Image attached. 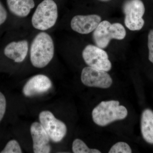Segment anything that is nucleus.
I'll list each match as a JSON object with an SVG mask.
<instances>
[{"label": "nucleus", "mask_w": 153, "mask_h": 153, "mask_svg": "<svg viewBox=\"0 0 153 153\" xmlns=\"http://www.w3.org/2000/svg\"><path fill=\"white\" fill-rule=\"evenodd\" d=\"M55 46L53 39L49 34L41 32L33 39L30 50V61L37 68L47 66L54 57Z\"/></svg>", "instance_id": "f257e3e1"}, {"label": "nucleus", "mask_w": 153, "mask_h": 153, "mask_svg": "<svg viewBox=\"0 0 153 153\" xmlns=\"http://www.w3.org/2000/svg\"><path fill=\"white\" fill-rule=\"evenodd\" d=\"M127 115V109L125 107L120 105L118 101L113 100L101 102L94 108L92 112L94 122L100 126L123 120Z\"/></svg>", "instance_id": "f03ea898"}, {"label": "nucleus", "mask_w": 153, "mask_h": 153, "mask_svg": "<svg viewBox=\"0 0 153 153\" xmlns=\"http://www.w3.org/2000/svg\"><path fill=\"white\" fill-rule=\"evenodd\" d=\"M58 18V9L53 0H44L36 8L32 18L35 29L46 31L54 27Z\"/></svg>", "instance_id": "7ed1b4c3"}, {"label": "nucleus", "mask_w": 153, "mask_h": 153, "mask_svg": "<svg viewBox=\"0 0 153 153\" xmlns=\"http://www.w3.org/2000/svg\"><path fill=\"white\" fill-rule=\"evenodd\" d=\"M126 31L120 23L111 24L107 21L100 22L94 30L93 38L97 46L104 49L106 48L112 39L123 40L125 38Z\"/></svg>", "instance_id": "20e7f679"}, {"label": "nucleus", "mask_w": 153, "mask_h": 153, "mask_svg": "<svg viewBox=\"0 0 153 153\" xmlns=\"http://www.w3.org/2000/svg\"><path fill=\"white\" fill-rule=\"evenodd\" d=\"M123 13L125 15V24L131 31L140 30L144 25L143 19L145 8L141 0H127L124 4Z\"/></svg>", "instance_id": "39448f33"}, {"label": "nucleus", "mask_w": 153, "mask_h": 153, "mask_svg": "<svg viewBox=\"0 0 153 153\" xmlns=\"http://www.w3.org/2000/svg\"><path fill=\"white\" fill-rule=\"evenodd\" d=\"M39 119L40 123L53 142H60L66 136L67 131L66 124L57 119L51 111H41L39 115Z\"/></svg>", "instance_id": "423d86ee"}, {"label": "nucleus", "mask_w": 153, "mask_h": 153, "mask_svg": "<svg viewBox=\"0 0 153 153\" xmlns=\"http://www.w3.org/2000/svg\"><path fill=\"white\" fill-rule=\"evenodd\" d=\"M82 57L88 66L99 70L108 71L112 65L107 53L97 46L88 45L82 52Z\"/></svg>", "instance_id": "0eeeda50"}, {"label": "nucleus", "mask_w": 153, "mask_h": 153, "mask_svg": "<svg viewBox=\"0 0 153 153\" xmlns=\"http://www.w3.org/2000/svg\"><path fill=\"white\" fill-rule=\"evenodd\" d=\"M81 80L88 87L108 88L112 84V79L107 71L87 66L82 69Z\"/></svg>", "instance_id": "6e6552de"}, {"label": "nucleus", "mask_w": 153, "mask_h": 153, "mask_svg": "<svg viewBox=\"0 0 153 153\" xmlns=\"http://www.w3.org/2000/svg\"><path fill=\"white\" fill-rule=\"evenodd\" d=\"M52 86V82L48 76L37 74L32 76L23 87L22 92L26 97H31L44 94Z\"/></svg>", "instance_id": "1a4fd4ad"}, {"label": "nucleus", "mask_w": 153, "mask_h": 153, "mask_svg": "<svg viewBox=\"0 0 153 153\" xmlns=\"http://www.w3.org/2000/svg\"><path fill=\"white\" fill-rule=\"evenodd\" d=\"M30 130L33 139L34 153H50L51 146L49 143L51 140L41 124L37 122L33 123Z\"/></svg>", "instance_id": "9d476101"}, {"label": "nucleus", "mask_w": 153, "mask_h": 153, "mask_svg": "<svg viewBox=\"0 0 153 153\" xmlns=\"http://www.w3.org/2000/svg\"><path fill=\"white\" fill-rule=\"evenodd\" d=\"M101 20L98 15H77L71 19V27L73 31L79 34H89L95 30Z\"/></svg>", "instance_id": "9b49d317"}, {"label": "nucleus", "mask_w": 153, "mask_h": 153, "mask_svg": "<svg viewBox=\"0 0 153 153\" xmlns=\"http://www.w3.org/2000/svg\"><path fill=\"white\" fill-rule=\"evenodd\" d=\"M29 44L25 40L12 41L6 45L4 50L6 57L13 60L15 63L23 62L27 55Z\"/></svg>", "instance_id": "f8f14e48"}, {"label": "nucleus", "mask_w": 153, "mask_h": 153, "mask_svg": "<svg viewBox=\"0 0 153 153\" xmlns=\"http://www.w3.org/2000/svg\"><path fill=\"white\" fill-rule=\"evenodd\" d=\"M6 2L10 12L21 18L28 16L35 6L34 0H7Z\"/></svg>", "instance_id": "ddd939ff"}, {"label": "nucleus", "mask_w": 153, "mask_h": 153, "mask_svg": "<svg viewBox=\"0 0 153 153\" xmlns=\"http://www.w3.org/2000/svg\"><path fill=\"white\" fill-rule=\"evenodd\" d=\"M141 130L144 139L149 143L153 144V111L145 109L141 119Z\"/></svg>", "instance_id": "4468645a"}, {"label": "nucleus", "mask_w": 153, "mask_h": 153, "mask_svg": "<svg viewBox=\"0 0 153 153\" xmlns=\"http://www.w3.org/2000/svg\"><path fill=\"white\" fill-rule=\"evenodd\" d=\"M72 151L74 153H101L97 149H91L82 140L76 139L72 143Z\"/></svg>", "instance_id": "2eb2a0df"}, {"label": "nucleus", "mask_w": 153, "mask_h": 153, "mask_svg": "<svg viewBox=\"0 0 153 153\" xmlns=\"http://www.w3.org/2000/svg\"><path fill=\"white\" fill-rule=\"evenodd\" d=\"M109 153H131V148L127 143L119 142L115 144L111 148Z\"/></svg>", "instance_id": "dca6fc26"}, {"label": "nucleus", "mask_w": 153, "mask_h": 153, "mask_svg": "<svg viewBox=\"0 0 153 153\" xmlns=\"http://www.w3.org/2000/svg\"><path fill=\"white\" fill-rule=\"evenodd\" d=\"M1 153H22V151L19 143L15 140H11L7 144Z\"/></svg>", "instance_id": "f3484780"}, {"label": "nucleus", "mask_w": 153, "mask_h": 153, "mask_svg": "<svg viewBox=\"0 0 153 153\" xmlns=\"http://www.w3.org/2000/svg\"><path fill=\"white\" fill-rule=\"evenodd\" d=\"M148 46L149 50V60L153 63V29L150 31L148 35Z\"/></svg>", "instance_id": "a211bd4d"}, {"label": "nucleus", "mask_w": 153, "mask_h": 153, "mask_svg": "<svg viewBox=\"0 0 153 153\" xmlns=\"http://www.w3.org/2000/svg\"><path fill=\"white\" fill-rule=\"evenodd\" d=\"M7 108V101L5 97L0 91V123L5 114Z\"/></svg>", "instance_id": "6ab92c4d"}, {"label": "nucleus", "mask_w": 153, "mask_h": 153, "mask_svg": "<svg viewBox=\"0 0 153 153\" xmlns=\"http://www.w3.org/2000/svg\"><path fill=\"white\" fill-rule=\"evenodd\" d=\"M7 16V10L0 1V26L5 22Z\"/></svg>", "instance_id": "aec40b11"}, {"label": "nucleus", "mask_w": 153, "mask_h": 153, "mask_svg": "<svg viewBox=\"0 0 153 153\" xmlns=\"http://www.w3.org/2000/svg\"><path fill=\"white\" fill-rule=\"evenodd\" d=\"M100 1H109V0H100Z\"/></svg>", "instance_id": "412c9836"}]
</instances>
